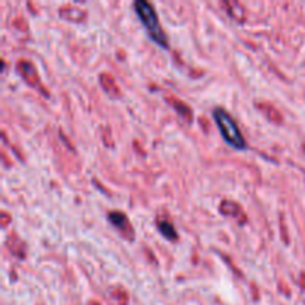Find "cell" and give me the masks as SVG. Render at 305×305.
Returning a JSON list of instances; mask_svg holds the SVG:
<instances>
[{
  "mask_svg": "<svg viewBox=\"0 0 305 305\" xmlns=\"http://www.w3.org/2000/svg\"><path fill=\"white\" fill-rule=\"evenodd\" d=\"M107 219L109 222L127 238V240H133L134 238V231H133V227L129 224L128 217L124 211H118V210H113L107 214Z\"/></svg>",
  "mask_w": 305,
  "mask_h": 305,
  "instance_id": "3957f363",
  "label": "cell"
},
{
  "mask_svg": "<svg viewBox=\"0 0 305 305\" xmlns=\"http://www.w3.org/2000/svg\"><path fill=\"white\" fill-rule=\"evenodd\" d=\"M213 118H214V122H216L217 128H219V133H221L222 139L225 140V143L228 146H231L237 151L247 149L246 139L241 133L238 124L231 116V113H228L222 107H214L213 109Z\"/></svg>",
  "mask_w": 305,
  "mask_h": 305,
  "instance_id": "7a4b0ae2",
  "label": "cell"
},
{
  "mask_svg": "<svg viewBox=\"0 0 305 305\" xmlns=\"http://www.w3.org/2000/svg\"><path fill=\"white\" fill-rule=\"evenodd\" d=\"M133 8H134L137 18L143 24L149 39L152 42H155L156 45H159L162 50H168L170 42H168V37H167L164 28L161 27L159 17H158L155 8L149 2H146V0H137V2H134Z\"/></svg>",
  "mask_w": 305,
  "mask_h": 305,
  "instance_id": "6da1fadb",
  "label": "cell"
},
{
  "mask_svg": "<svg viewBox=\"0 0 305 305\" xmlns=\"http://www.w3.org/2000/svg\"><path fill=\"white\" fill-rule=\"evenodd\" d=\"M156 228H158L159 234H161L162 237H165L167 240H170V241H178L179 234H178L176 228L173 227V224H171L170 221H167V219L158 221V222H156Z\"/></svg>",
  "mask_w": 305,
  "mask_h": 305,
  "instance_id": "277c9868",
  "label": "cell"
}]
</instances>
